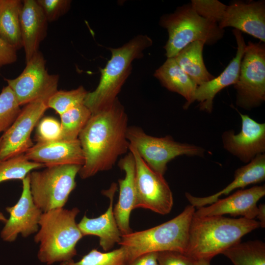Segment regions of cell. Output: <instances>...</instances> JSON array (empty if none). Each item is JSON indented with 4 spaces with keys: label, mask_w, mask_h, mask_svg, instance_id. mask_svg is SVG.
<instances>
[{
    "label": "cell",
    "mask_w": 265,
    "mask_h": 265,
    "mask_svg": "<svg viewBox=\"0 0 265 265\" xmlns=\"http://www.w3.org/2000/svg\"><path fill=\"white\" fill-rule=\"evenodd\" d=\"M146 35H138L117 48H110L111 57L105 68L100 69L98 86L88 92L83 104L92 114L111 105L116 99L132 70V63L143 56V52L152 45Z\"/></svg>",
    "instance_id": "cell-4"
},
{
    "label": "cell",
    "mask_w": 265,
    "mask_h": 265,
    "mask_svg": "<svg viewBox=\"0 0 265 265\" xmlns=\"http://www.w3.org/2000/svg\"><path fill=\"white\" fill-rule=\"evenodd\" d=\"M256 217L259 219L261 227H265V205L261 204L258 207Z\"/></svg>",
    "instance_id": "cell-38"
},
{
    "label": "cell",
    "mask_w": 265,
    "mask_h": 265,
    "mask_svg": "<svg viewBox=\"0 0 265 265\" xmlns=\"http://www.w3.org/2000/svg\"><path fill=\"white\" fill-rule=\"evenodd\" d=\"M17 51L14 47L0 38V71L3 66L16 61Z\"/></svg>",
    "instance_id": "cell-36"
},
{
    "label": "cell",
    "mask_w": 265,
    "mask_h": 265,
    "mask_svg": "<svg viewBox=\"0 0 265 265\" xmlns=\"http://www.w3.org/2000/svg\"><path fill=\"white\" fill-rule=\"evenodd\" d=\"M29 160L45 167L63 165L82 166L84 158L79 139L37 142L24 154Z\"/></svg>",
    "instance_id": "cell-17"
},
{
    "label": "cell",
    "mask_w": 265,
    "mask_h": 265,
    "mask_svg": "<svg viewBox=\"0 0 265 265\" xmlns=\"http://www.w3.org/2000/svg\"><path fill=\"white\" fill-rule=\"evenodd\" d=\"M265 179V155L257 156L245 165L237 169L234 180L218 192L210 196L199 197L186 192L185 196L190 205L195 208L211 205L222 195H228L238 188H244L251 184L263 182Z\"/></svg>",
    "instance_id": "cell-22"
},
{
    "label": "cell",
    "mask_w": 265,
    "mask_h": 265,
    "mask_svg": "<svg viewBox=\"0 0 265 265\" xmlns=\"http://www.w3.org/2000/svg\"><path fill=\"white\" fill-rule=\"evenodd\" d=\"M265 195V185L239 190L225 198L218 199L209 206L197 208L194 214L208 216L229 214L254 219L258 212L257 203Z\"/></svg>",
    "instance_id": "cell-15"
},
{
    "label": "cell",
    "mask_w": 265,
    "mask_h": 265,
    "mask_svg": "<svg viewBox=\"0 0 265 265\" xmlns=\"http://www.w3.org/2000/svg\"><path fill=\"white\" fill-rule=\"evenodd\" d=\"M128 117L118 98L92 114L79 134L84 162L78 174L82 179L111 169L118 158L129 151Z\"/></svg>",
    "instance_id": "cell-1"
},
{
    "label": "cell",
    "mask_w": 265,
    "mask_h": 265,
    "mask_svg": "<svg viewBox=\"0 0 265 265\" xmlns=\"http://www.w3.org/2000/svg\"><path fill=\"white\" fill-rule=\"evenodd\" d=\"M233 33L238 45L236 56L219 76L196 88L194 99V101L199 103L200 110L211 113L213 109V100L215 96L224 88L234 85L238 80L240 63L246 45L241 31L235 29L233 30Z\"/></svg>",
    "instance_id": "cell-18"
},
{
    "label": "cell",
    "mask_w": 265,
    "mask_h": 265,
    "mask_svg": "<svg viewBox=\"0 0 265 265\" xmlns=\"http://www.w3.org/2000/svg\"><path fill=\"white\" fill-rule=\"evenodd\" d=\"M190 4L200 16L217 24L221 20L227 6L216 0H193Z\"/></svg>",
    "instance_id": "cell-32"
},
{
    "label": "cell",
    "mask_w": 265,
    "mask_h": 265,
    "mask_svg": "<svg viewBox=\"0 0 265 265\" xmlns=\"http://www.w3.org/2000/svg\"><path fill=\"white\" fill-rule=\"evenodd\" d=\"M0 141H1V140H0Z\"/></svg>",
    "instance_id": "cell-41"
},
{
    "label": "cell",
    "mask_w": 265,
    "mask_h": 265,
    "mask_svg": "<svg viewBox=\"0 0 265 265\" xmlns=\"http://www.w3.org/2000/svg\"><path fill=\"white\" fill-rule=\"evenodd\" d=\"M154 76L168 90L178 93L186 99L184 109L188 108L194 102L197 86L179 66L174 57L167 58L156 70Z\"/></svg>",
    "instance_id": "cell-23"
},
{
    "label": "cell",
    "mask_w": 265,
    "mask_h": 265,
    "mask_svg": "<svg viewBox=\"0 0 265 265\" xmlns=\"http://www.w3.org/2000/svg\"><path fill=\"white\" fill-rule=\"evenodd\" d=\"M23 1L0 0V38L17 50L23 47L20 15Z\"/></svg>",
    "instance_id": "cell-25"
},
{
    "label": "cell",
    "mask_w": 265,
    "mask_h": 265,
    "mask_svg": "<svg viewBox=\"0 0 265 265\" xmlns=\"http://www.w3.org/2000/svg\"><path fill=\"white\" fill-rule=\"evenodd\" d=\"M12 89L8 85L0 93V132L6 131L13 123L21 109Z\"/></svg>",
    "instance_id": "cell-31"
},
{
    "label": "cell",
    "mask_w": 265,
    "mask_h": 265,
    "mask_svg": "<svg viewBox=\"0 0 265 265\" xmlns=\"http://www.w3.org/2000/svg\"><path fill=\"white\" fill-rule=\"evenodd\" d=\"M236 104L246 110L265 100V46L249 42L241 59L238 79L234 85Z\"/></svg>",
    "instance_id": "cell-9"
},
{
    "label": "cell",
    "mask_w": 265,
    "mask_h": 265,
    "mask_svg": "<svg viewBox=\"0 0 265 265\" xmlns=\"http://www.w3.org/2000/svg\"><path fill=\"white\" fill-rule=\"evenodd\" d=\"M241 119L240 132H224L222 135L224 148L239 160L248 163L257 156L265 154V124L259 123L248 115L238 112Z\"/></svg>",
    "instance_id": "cell-14"
},
{
    "label": "cell",
    "mask_w": 265,
    "mask_h": 265,
    "mask_svg": "<svg viewBox=\"0 0 265 265\" xmlns=\"http://www.w3.org/2000/svg\"><path fill=\"white\" fill-rule=\"evenodd\" d=\"M222 254L234 265H265V244L260 240L240 241Z\"/></svg>",
    "instance_id": "cell-26"
},
{
    "label": "cell",
    "mask_w": 265,
    "mask_h": 265,
    "mask_svg": "<svg viewBox=\"0 0 265 265\" xmlns=\"http://www.w3.org/2000/svg\"><path fill=\"white\" fill-rule=\"evenodd\" d=\"M46 102L26 105L11 126L0 137V162L24 154L33 146L31 134L48 109Z\"/></svg>",
    "instance_id": "cell-12"
},
{
    "label": "cell",
    "mask_w": 265,
    "mask_h": 265,
    "mask_svg": "<svg viewBox=\"0 0 265 265\" xmlns=\"http://www.w3.org/2000/svg\"><path fill=\"white\" fill-rule=\"evenodd\" d=\"M45 165L28 160L24 154L0 162V183L11 180H23L31 171Z\"/></svg>",
    "instance_id": "cell-28"
},
{
    "label": "cell",
    "mask_w": 265,
    "mask_h": 265,
    "mask_svg": "<svg viewBox=\"0 0 265 265\" xmlns=\"http://www.w3.org/2000/svg\"><path fill=\"white\" fill-rule=\"evenodd\" d=\"M116 189V184L113 183L109 189L102 192L109 199V205L105 212L95 218H89L84 215L78 224L83 236L99 238L100 245L105 252L111 250L116 243L118 244L122 237L113 212V199Z\"/></svg>",
    "instance_id": "cell-19"
},
{
    "label": "cell",
    "mask_w": 265,
    "mask_h": 265,
    "mask_svg": "<svg viewBox=\"0 0 265 265\" xmlns=\"http://www.w3.org/2000/svg\"><path fill=\"white\" fill-rule=\"evenodd\" d=\"M125 248H119L105 252L93 249L77 262L73 260L60 263V265H128Z\"/></svg>",
    "instance_id": "cell-29"
},
{
    "label": "cell",
    "mask_w": 265,
    "mask_h": 265,
    "mask_svg": "<svg viewBox=\"0 0 265 265\" xmlns=\"http://www.w3.org/2000/svg\"><path fill=\"white\" fill-rule=\"evenodd\" d=\"M81 166L63 165L29 173L33 201L43 212L63 208L75 188L76 177Z\"/></svg>",
    "instance_id": "cell-7"
},
{
    "label": "cell",
    "mask_w": 265,
    "mask_h": 265,
    "mask_svg": "<svg viewBox=\"0 0 265 265\" xmlns=\"http://www.w3.org/2000/svg\"><path fill=\"white\" fill-rule=\"evenodd\" d=\"M204 45L201 41L191 43L174 57L179 66L197 86L214 78L207 70L203 61Z\"/></svg>",
    "instance_id": "cell-24"
},
{
    "label": "cell",
    "mask_w": 265,
    "mask_h": 265,
    "mask_svg": "<svg viewBox=\"0 0 265 265\" xmlns=\"http://www.w3.org/2000/svg\"><path fill=\"white\" fill-rule=\"evenodd\" d=\"M92 115L90 109L84 105H78L60 115L61 132L59 140L78 139L80 133Z\"/></svg>",
    "instance_id": "cell-27"
},
{
    "label": "cell",
    "mask_w": 265,
    "mask_h": 265,
    "mask_svg": "<svg viewBox=\"0 0 265 265\" xmlns=\"http://www.w3.org/2000/svg\"><path fill=\"white\" fill-rule=\"evenodd\" d=\"M195 211V207L188 205L180 214L167 222L122 236L118 244L125 248L128 264L150 252L174 251L185 254Z\"/></svg>",
    "instance_id": "cell-5"
},
{
    "label": "cell",
    "mask_w": 265,
    "mask_h": 265,
    "mask_svg": "<svg viewBox=\"0 0 265 265\" xmlns=\"http://www.w3.org/2000/svg\"><path fill=\"white\" fill-rule=\"evenodd\" d=\"M22 1L20 22L23 48L27 62L39 51V45L46 37L48 21L36 0Z\"/></svg>",
    "instance_id": "cell-21"
},
{
    "label": "cell",
    "mask_w": 265,
    "mask_h": 265,
    "mask_svg": "<svg viewBox=\"0 0 265 265\" xmlns=\"http://www.w3.org/2000/svg\"><path fill=\"white\" fill-rule=\"evenodd\" d=\"M223 29L233 27L265 42V2L264 0L245 3L236 1L227 6L218 24Z\"/></svg>",
    "instance_id": "cell-16"
},
{
    "label": "cell",
    "mask_w": 265,
    "mask_h": 265,
    "mask_svg": "<svg viewBox=\"0 0 265 265\" xmlns=\"http://www.w3.org/2000/svg\"><path fill=\"white\" fill-rule=\"evenodd\" d=\"M61 132V124L52 117H45L39 121L35 140L37 142H48L59 140Z\"/></svg>",
    "instance_id": "cell-33"
},
{
    "label": "cell",
    "mask_w": 265,
    "mask_h": 265,
    "mask_svg": "<svg viewBox=\"0 0 265 265\" xmlns=\"http://www.w3.org/2000/svg\"><path fill=\"white\" fill-rule=\"evenodd\" d=\"M128 265H159L158 252H150L143 254Z\"/></svg>",
    "instance_id": "cell-37"
},
{
    "label": "cell",
    "mask_w": 265,
    "mask_h": 265,
    "mask_svg": "<svg viewBox=\"0 0 265 265\" xmlns=\"http://www.w3.org/2000/svg\"><path fill=\"white\" fill-rule=\"evenodd\" d=\"M127 138L147 164L162 176L166 171L168 162L176 157H203L205 152L200 146L176 141L170 135L157 137L148 135L136 126L128 127Z\"/></svg>",
    "instance_id": "cell-8"
},
{
    "label": "cell",
    "mask_w": 265,
    "mask_h": 265,
    "mask_svg": "<svg viewBox=\"0 0 265 265\" xmlns=\"http://www.w3.org/2000/svg\"><path fill=\"white\" fill-rule=\"evenodd\" d=\"M87 93L82 86L69 91L57 90L48 99L47 106L60 115L70 108L83 104Z\"/></svg>",
    "instance_id": "cell-30"
},
{
    "label": "cell",
    "mask_w": 265,
    "mask_h": 265,
    "mask_svg": "<svg viewBox=\"0 0 265 265\" xmlns=\"http://www.w3.org/2000/svg\"><path fill=\"white\" fill-rule=\"evenodd\" d=\"M159 265H195V260L184 253L174 251L158 252Z\"/></svg>",
    "instance_id": "cell-35"
},
{
    "label": "cell",
    "mask_w": 265,
    "mask_h": 265,
    "mask_svg": "<svg viewBox=\"0 0 265 265\" xmlns=\"http://www.w3.org/2000/svg\"><path fill=\"white\" fill-rule=\"evenodd\" d=\"M118 166L124 171L125 176L124 179L118 180L119 198L113 208V212L123 236L132 232L130 225V218L136 201L135 162L133 156L130 151L119 161Z\"/></svg>",
    "instance_id": "cell-20"
},
{
    "label": "cell",
    "mask_w": 265,
    "mask_h": 265,
    "mask_svg": "<svg viewBox=\"0 0 265 265\" xmlns=\"http://www.w3.org/2000/svg\"><path fill=\"white\" fill-rule=\"evenodd\" d=\"M48 22L57 20L69 10L71 1L69 0H37Z\"/></svg>",
    "instance_id": "cell-34"
},
{
    "label": "cell",
    "mask_w": 265,
    "mask_h": 265,
    "mask_svg": "<svg viewBox=\"0 0 265 265\" xmlns=\"http://www.w3.org/2000/svg\"><path fill=\"white\" fill-rule=\"evenodd\" d=\"M159 23L168 34L164 46L167 58L174 57L184 48L195 41L213 45L224 33L216 22L200 16L190 3L178 7L173 13L163 15Z\"/></svg>",
    "instance_id": "cell-6"
},
{
    "label": "cell",
    "mask_w": 265,
    "mask_h": 265,
    "mask_svg": "<svg viewBox=\"0 0 265 265\" xmlns=\"http://www.w3.org/2000/svg\"><path fill=\"white\" fill-rule=\"evenodd\" d=\"M23 190L18 202L13 206L5 208L9 214L1 231V239L7 242L15 241L19 234L24 238L37 233L43 213L35 204L30 188L29 174L22 180Z\"/></svg>",
    "instance_id": "cell-13"
},
{
    "label": "cell",
    "mask_w": 265,
    "mask_h": 265,
    "mask_svg": "<svg viewBox=\"0 0 265 265\" xmlns=\"http://www.w3.org/2000/svg\"><path fill=\"white\" fill-rule=\"evenodd\" d=\"M129 149L135 162L134 209H148L162 215L169 213L173 205V198L163 176L153 171L130 144Z\"/></svg>",
    "instance_id": "cell-11"
},
{
    "label": "cell",
    "mask_w": 265,
    "mask_h": 265,
    "mask_svg": "<svg viewBox=\"0 0 265 265\" xmlns=\"http://www.w3.org/2000/svg\"><path fill=\"white\" fill-rule=\"evenodd\" d=\"M261 227L260 222L244 217L229 218L223 215H193L188 233L185 254L194 260H211L240 241L246 234Z\"/></svg>",
    "instance_id": "cell-2"
},
{
    "label": "cell",
    "mask_w": 265,
    "mask_h": 265,
    "mask_svg": "<svg viewBox=\"0 0 265 265\" xmlns=\"http://www.w3.org/2000/svg\"><path fill=\"white\" fill-rule=\"evenodd\" d=\"M7 219L4 216V214L0 212V221L5 223Z\"/></svg>",
    "instance_id": "cell-40"
},
{
    "label": "cell",
    "mask_w": 265,
    "mask_h": 265,
    "mask_svg": "<svg viewBox=\"0 0 265 265\" xmlns=\"http://www.w3.org/2000/svg\"><path fill=\"white\" fill-rule=\"evenodd\" d=\"M210 260L200 259L195 260V265H210Z\"/></svg>",
    "instance_id": "cell-39"
},
{
    "label": "cell",
    "mask_w": 265,
    "mask_h": 265,
    "mask_svg": "<svg viewBox=\"0 0 265 265\" xmlns=\"http://www.w3.org/2000/svg\"><path fill=\"white\" fill-rule=\"evenodd\" d=\"M80 212L77 207L60 208L42 213L34 238L39 244L37 258L41 263L51 265L73 260L76 245L83 237L76 222Z\"/></svg>",
    "instance_id": "cell-3"
},
{
    "label": "cell",
    "mask_w": 265,
    "mask_h": 265,
    "mask_svg": "<svg viewBox=\"0 0 265 265\" xmlns=\"http://www.w3.org/2000/svg\"><path fill=\"white\" fill-rule=\"evenodd\" d=\"M21 106L36 101L47 103L57 90L59 77L50 74L46 60L38 51L27 62L22 73L13 79H4Z\"/></svg>",
    "instance_id": "cell-10"
}]
</instances>
